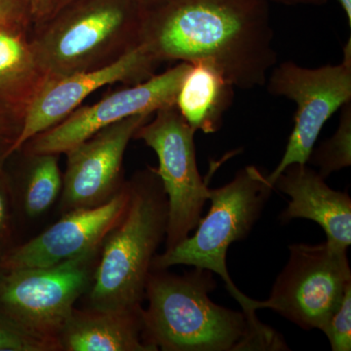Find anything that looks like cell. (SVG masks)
I'll return each mask as SVG.
<instances>
[{
	"instance_id": "277c9868",
	"label": "cell",
	"mask_w": 351,
	"mask_h": 351,
	"mask_svg": "<svg viewBox=\"0 0 351 351\" xmlns=\"http://www.w3.org/2000/svg\"><path fill=\"white\" fill-rule=\"evenodd\" d=\"M141 0H73L38 24L32 49L45 78L92 71L141 43Z\"/></svg>"
},
{
	"instance_id": "9a60e30c",
	"label": "cell",
	"mask_w": 351,
	"mask_h": 351,
	"mask_svg": "<svg viewBox=\"0 0 351 351\" xmlns=\"http://www.w3.org/2000/svg\"><path fill=\"white\" fill-rule=\"evenodd\" d=\"M63 351H156L144 337L143 306L73 309L58 338Z\"/></svg>"
},
{
	"instance_id": "5bb4252c",
	"label": "cell",
	"mask_w": 351,
	"mask_h": 351,
	"mask_svg": "<svg viewBox=\"0 0 351 351\" xmlns=\"http://www.w3.org/2000/svg\"><path fill=\"white\" fill-rule=\"evenodd\" d=\"M324 178L307 164L286 167L274 182V189L288 195V206L279 216L282 223L307 219L318 223L327 241L341 248L351 244V198L330 188Z\"/></svg>"
},
{
	"instance_id": "cb8c5ba5",
	"label": "cell",
	"mask_w": 351,
	"mask_h": 351,
	"mask_svg": "<svg viewBox=\"0 0 351 351\" xmlns=\"http://www.w3.org/2000/svg\"><path fill=\"white\" fill-rule=\"evenodd\" d=\"M34 23L39 24L56 11L58 0H27Z\"/></svg>"
},
{
	"instance_id": "7402d4cb",
	"label": "cell",
	"mask_w": 351,
	"mask_h": 351,
	"mask_svg": "<svg viewBox=\"0 0 351 351\" xmlns=\"http://www.w3.org/2000/svg\"><path fill=\"white\" fill-rule=\"evenodd\" d=\"M5 157H0V251L8 250L13 232V193L10 180L4 170Z\"/></svg>"
},
{
	"instance_id": "484cf974",
	"label": "cell",
	"mask_w": 351,
	"mask_h": 351,
	"mask_svg": "<svg viewBox=\"0 0 351 351\" xmlns=\"http://www.w3.org/2000/svg\"><path fill=\"white\" fill-rule=\"evenodd\" d=\"M341 8L345 11L346 19L348 21V27H351V0H338Z\"/></svg>"
},
{
	"instance_id": "4316f807",
	"label": "cell",
	"mask_w": 351,
	"mask_h": 351,
	"mask_svg": "<svg viewBox=\"0 0 351 351\" xmlns=\"http://www.w3.org/2000/svg\"><path fill=\"white\" fill-rule=\"evenodd\" d=\"M9 147H10V143L0 136V157H5V154Z\"/></svg>"
},
{
	"instance_id": "d6986e66",
	"label": "cell",
	"mask_w": 351,
	"mask_h": 351,
	"mask_svg": "<svg viewBox=\"0 0 351 351\" xmlns=\"http://www.w3.org/2000/svg\"><path fill=\"white\" fill-rule=\"evenodd\" d=\"M341 110L338 129L331 138L313 149L308 159V162L318 168L317 172L324 179L351 165V101Z\"/></svg>"
},
{
	"instance_id": "d4e9b609",
	"label": "cell",
	"mask_w": 351,
	"mask_h": 351,
	"mask_svg": "<svg viewBox=\"0 0 351 351\" xmlns=\"http://www.w3.org/2000/svg\"><path fill=\"white\" fill-rule=\"evenodd\" d=\"M267 2L282 4L286 6L311 5L321 6L326 3L327 0H265Z\"/></svg>"
},
{
	"instance_id": "83f0119b",
	"label": "cell",
	"mask_w": 351,
	"mask_h": 351,
	"mask_svg": "<svg viewBox=\"0 0 351 351\" xmlns=\"http://www.w3.org/2000/svg\"><path fill=\"white\" fill-rule=\"evenodd\" d=\"M161 1H163V0H141L145 9L156 5V4L160 3Z\"/></svg>"
},
{
	"instance_id": "30bf717a",
	"label": "cell",
	"mask_w": 351,
	"mask_h": 351,
	"mask_svg": "<svg viewBox=\"0 0 351 351\" xmlns=\"http://www.w3.org/2000/svg\"><path fill=\"white\" fill-rule=\"evenodd\" d=\"M191 64L182 62L144 82L113 92L94 105L76 108L59 124L38 134L21 149L25 154H66L97 132L120 120L138 114H154L175 105L178 92Z\"/></svg>"
},
{
	"instance_id": "3957f363",
	"label": "cell",
	"mask_w": 351,
	"mask_h": 351,
	"mask_svg": "<svg viewBox=\"0 0 351 351\" xmlns=\"http://www.w3.org/2000/svg\"><path fill=\"white\" fill-rule=\"evenodd\" d=\"M123 216L101 242L88 306L127 311L142 306L152 265L166 237L168 200L156 168L141 171L128 182Z\"/></svg>"
},
{
	"instance_id": "6da1fadb",
	"label": "cell",
	"mask_w": 351,
	"mask_h": 351,
	"mask_svg": "<svg viewBox=\"0 0 351 351\" xmlns=\"http://www.w3.org/2000/svg\"><path fill=\"white\" fill-rule=\"evenodd\" d=\"M141 43L160 63H208L244 90L277 63L265 0H163L145 9Z\"/></svg>"
},
{
	"instance_id": "5b68a950",
	"label": "cell",
	"mask_w": 351,
	"mask_h": 351,
	"mask_svg": "<svg viewBox=\"0 0 351 351\" xmlns=\"http://www.w3.org/2000/svg\"><path fill=\"white\" fill-rule=\"evenodd\" d=\"M267 174L256 166L242 168L232 181L218 189H209L211 207L204 218L181 243L164 253L156 254L152 270L168 269L174 265H189L210 270L225 281L230 294L248 316L257 315L254 302L233 283L226 267L230 245L246 239L262 215L274 186Z\"/></svg>"
},
{
	"instance_id": "52a82bcc",
	"label": "cell",
	"mask_w": 351,
	"mask_h": 351,
	"mask_svg": "<svg viewBox=\"0 0 351 351\" xmlns=\"http://www.w3.org/2000/svg\"><path fill=\"white\" fill-rule=\"evenodd\" d=\"M351 284L348 249L325 241L293 244L269 299L256 309L269 308L302 329L322 331Z\"/></svg>"
},
{
	"instance_id": "e0dca14e",
	"label": "cell",
	"mask_w": 351,
	"mask_h": 351,
	"mask_svg": "<svg viewBox=\"0 0 351 351\" xmlns=\"http://www.w3.org/2000/svg\"><path fill=\"white\" fill-rule=\"evenodd\" d=\"M27 29L0 27V107L11 110L20 127L25 107L45 80Z\"/></svg>"
},
{
	"instance_id": "ba28073f",
	"label": "cell",
	"mask_w": 351,
	"mask_h": 351,
	"mask_svg": "<svg viewBox=\"0 0 351 351\" xmlns=\"http://www.w3.org/2000/svg\"><path fill=\"white\" fill-rule=\"evenodd\" d=\"M195 133L172 105L157 110L134 136L154 149L158 158L156 172L168 200L165 250L193 232L208 200L210 188L196 161Z\"/></svg>"
},
{
	"instance_id": "ac0fdd59",
	"label": "cell",
	"mask_w": 351,
	"mask_h": 351,
	"mask_svg": "<svg viewBox=\"0 0 351 351\" xmlns=\"http://www.w3.org/2000/svg\"><path fill=\"white\" fill-rule=\"evenodd\" d=\"M29 164L23 179L21 202L29 218H38L54 204L63 189L60 154H27Z\"/></svg>"
},
{
	"instance_id": "7a4b0ae2",
	"label": "cell",
	"mask_w": 351,
	"mask_h": 351,
	"mask_svg": "<svg viewBox=\"0 0 351 351\" xmlns=\"http://www.w3.org/2000/svg\"><path fill=\"white\" fill-rule=\"evenodd\" d=\"M217 281L210 270L193 267L182 276L152 270L143 308L144 337L154 350H290L276 330L242 311L212 301Z\"/></svg>"
},
{
	"instance_id": "f546056e",
	"label": "cell",
	"mask_w": 351,
	"mask_h": 351,
	"mask_svg": "<svg viewBox=\"0 0 351 351\" xmlns=\"http://www.w3.org/2000/svg\"><path fill=\"white\" fill-rule=\"evenodd\" d=\"M71 1H73V0H58L57 9H59L60 7L64 6V4L69 3V2Z\"/></svg>"
},
{
	"instance_id": "9c48e42d",
	"label": "cell",
	"mask_w": 351,
	"mask_h": 351,
	"mask_svg": "<svg viewBox=\"0 0 351 351\" xmlns=\"http://www.w3.org/2000/svg\"><path fill=\"white\" fill-rule=\"evenodd\" d=\"M269 93L297 104L295 125L276 169L267 174L274 186L279 174L291 164H307L323 126L337 110L351 101V39L343 48V60L336 66L306 69L285 62L274 69Z\"/></svg>"
},
{
	"instance_id": "f1b7e54d",
	"label": "cell",
	"mask_w": 351,
	"mask_h": 351,
	"mask_svg": "<svg viewBox=\"0 0 351 351\" xmlns=\"http://www.w3.org/2000/svg\"><path fill=\"white\" fill-rule=\"evenodd\" d=\"M4 272H5V269H4L3 265V253L0 251V277L2 276V274H3Z\"/></svg>"
},
{
	"instance_id": "8992f818",
	"label": "cell",
	"mask_w": 351,
	"mask_h": 351,
	"mask_svg": "<svg viewBox=\"0 0 351 351\" xmlns=\"http://www.w3.org/2000/svg\"><path fill=\"white\" fill-rule=\"evenodd\" d=\"M101 246L50 267L6 270L0 277V311L60 351L58 338L91 286Z\"/></svg>"
},
{
	"instance_id": "8fae6325",
	"label": "cell",
	"mask_w": 351,
	"mask_h": 351,
	"mask_svg": "<svg viewBox=\"0 0 351 351\" xmlns=\"http://www.w3.org/2000/svg\"><path fill=\"white\" fill-rule=\"evenodd\" d=\"M160 62L141 43L112 63L82 73L45 78L23 112L19 133L5 157L21 151L25 143L66 119L80 104L106 85H132L154 75Z\"/></svg>"
},
{
	"instance_id": "4fadbf2b",
	"label": "cell",
	"mask_w": 351,
	"mask_h": 351,
	"mask_svg": "<svg viewBox=\"0 0 351 351\" xmlns=\"http://www.w3.org/2000/svg\"><path fill=\"white\" fill-rule=\"evenodd\" d=\"M129 200L128 182L100 206L71 210L54 225L3 254L4 269L50 267L98 246L119 223Z\"/></svg>"
},
{
	"instance_id": "44dd1931",
	"label": "cell",
	"mask_w": 351,
	"mask_h": 351,
	"mask_svg": "<svg viewBox=\"0 0 351 351\" xmlns=\"http://www.w3.org/2000/svg\"><path fill=\"white\" fill-rule=\"evenodd\" d=\"M321 332L327 337L332 351L351 350V284L346 287L341 304Z\"/></svg>"
},
{
	"instance_id": "2e32d148",
	"label": "cell",
	"mask_w": 351,
	"mask_h": 351,
	"mask_svg": "<svg viewBox=\"0 0 351 351\" xmlns=\"http://www.w3.org/2000/svg\"><path fill=\"white\" fill-rule=\"evenodd\" d=\"M233 87L212 64H191L178 92L176 108L195 132L216 133L232 106Z\"/></svg>"
},
{
	"instance_id": "603a6c76",
	"label": "cell",
	"mask_w": 351,
	"mask_h": 351,
	"mask_svg": "<svg viewBox=\"0 0 351 351\" xmlns=\"http://www.w3.org/2000/svg\"><path fill=\"white\" fill-rule=\"evenodd\" d=\"M34 19L27 0H0V27L29 29Z\"/></svg>"
},
{
	"instance_id": "7c38bea8",
	"label": "cell",
	"mask_w": 351,
	"mask_h": 351,
	"mask_svg": "<svg viewBox=\"0 0 351 351\" xmlns=\"http://www.w3.org/2000/svg\"><path fill=\"white\" fill-rule=\"evenodd\" d=\"M154 114H138L105 127L71 147L63 176L61 209L100 206L123 188L122 165L129 142Z\"/></svg>"
},
{
	"instance_id": "ffe728a7",
	"label": "cell",
	"mask_w": 351,
	"mask_h": 351,
	"mask_svg": "<svg viewBox=\"0 0 351 351\" xmlns=\"http://www.w3.org/2000/svg\"><path fill=\"white\" fill-rule=\"evenodd\" d=\"M0 351H59V348L27 331L0 311Z\"/></svg>"
}]
</instances>
